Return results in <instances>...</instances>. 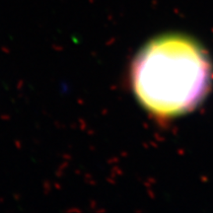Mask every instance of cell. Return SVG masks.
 <instances>
[{
  "label": "cell",
  "mask_w": 213,
  "mask_h": 213,
  "mask_svg": "<svg viewBox=\"0 0 213 213\" xmlns=\"http://www.w3.org/2000/svg\"><path fill=\"white\" fill-rule=\"evenodd\" d=\"M131 82L144 108L159 118H173L193 110L205 97L211 65L196 41L166 35L151 41L137 54Z\"/></svg>",
  "instance_id": "obj_1"
}]
</instances>
